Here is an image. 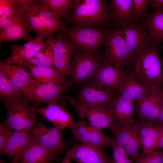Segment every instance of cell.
Listing matches in <instances>:
<instances>
[{"label":"cell","instance_id":"1","mask_svg":"<svg viewBox=\"0 0 163 163\" xmlns=\"http://www.w3.org/2000/svg\"><path fill=\"white\" fill-rule=\"evenodd\" d=\"M159 45L150 47L131 59L123 69L149 89L163 88L161 61L158 53Z\"/></svg>","mask_w":163,"mask_h":163},{"label":"cell","instance_id":"2","mask_svg":"<svg viewBox=\"0 0 163 163\" xmlns=\"http://www.w3.org/2000/svg\"><path fill=\"white\" fill-rule=\"evenodd\" d=\"M22 11L31 31L43 39L53 37L56 32H62L67 28L50 11L41 0H24Z\"/></svg>","mask_w":163,"mask_h":163},{"label":"cell","instance_id":"3","mask_svg":"<svg viewBox=\"0 0 163 163\" xmlns=\"http://www.w3.org/2000/svg\"><path fill=\"white\" fill-rule=\"evenodd\" d=\"M64 22L74 26L106 28L114 23L105 0H74L73 11Z\"/></svg>","mask_w":163,"mask_h":163},{"label":"cell","instance_id":"4","mask_svg":"<svg viewBox=\"0 0 163 163\" xmlns=\"http://www.w3.org/2000/svg\"><path fill=\"white\" fill-rule=\"evenodd\" d=\"M110 29L73 25L60 32L77 51L86 54H99Z\"/></svg>","mask_w":163,"mask_h":163},{"label":"cell","instance_id":"5","mask_svg":"<svg viewBox=\"0 0 163 163\" xmlns=\"http://www.w3.org/2000/svg\"><path fill=\"white\" fill-rule=\"evenodd\" d=\"M114 27L123 39L131 59L148 50L153 43L146 26L141 21L133 18Z\"/></svg>","mask_w":163,"mask_h":163},{"label":"cell","instance_id":"6","mask_svg":"<svg viewBox=\"0 0 163 163\" xmlns=\"http://www.w3.org/2000/svg\"><path fill=\"white\" fill-rule=\"evenodd\" d=\"M23 95L4 103L7 116L3 124L15 131H31L36 121V112L33 106Z\"/></svg>","mask_w":163,"mask_h":163},{"label":"cell","instance_id":"7","mask_svg":"<svg viewBox=\"0 0 163 163\" xmlns=\"http://www.w3.org/2000/svg\"><path fill=\"white\" fill-rule=\"evenodd\" d=\"M104 60L103 55L84 53L75 48L70 78L67 80L69 86L92 79Z\"/></svg>","mask_w":163,"mask_h":163},{"label":"cell","instance_id":"8","mask_svg":"<svg viewBox=\"0 0 163 163\" xmlns=\"http://www.w3.org/2000/svg\"><path fill=\"white\" fill-rule=\"evenodd\" d=\"M45 42L52 47L55 68L63 77L70 76L75 46L61 32L46 39Z\"/></svg>","mask_w":163,"mask_h":163},{"label":"cell","instance_id":"9","mask_svg":"<svg viewBox=\"0 0 163 163\" xmlns=\"http://www.w3.org/2000/svg\"><path fill=\"white\" fill-rule=\"evenodd\" d=\"M63 97L75 107L81 119L85 118L90 125L98 130L101 131L105 128H109L115 122L112 113L108 107L84 104L78 102L74 98Z\"/></svg>","mask_w":163,"mask_h":163},{"label":"cell","instance_id":"10","mask_svg":"<svg viewBox=\"0 0 163 163\" xmlns=\"http://www.w3.org/2000/svg\"><path fill=\"white\" fill-rule=\"evenodd\" d=\"M69 87L67 80L65 82L43 83L38 82L23 94L29 101L38 106L42 104H47L60 99L62 94Z\"/></svg>","mask_w":163,"mask_h":163},{"label":"cell","instance_id":"11","mask_svg":"<svg viewBox=\"0 0 163 163\" xmlns=\"http://www.w3.org/2000/svg\"><path fill=\"white\" fill-rule=\"evenodd\" d=\"M103 46L105 60L123 68L130 62L131 57L125 41L114 27L110 29Z\"/></svg>","mask_w":163,"mask_h":163},{"label":"cell","instance_id":"12","mask_svg":"<svg viewBox=\"0 0 163 163\" xmlns=\"http://www.w3.org/2000/svg\"><path fill=\"white\" fill-rule=\"evenodd\" d=\"M124 72L123 68L104 59L95 76L88 83L114 95L117 92Z\"/></svg>","mask_w":163,"mask_h":163},{"label":"cell","instance_id":"13","mask_svg":"<svg viewBox=\"0 0 163 163\" xmlns=\"http://www.w3.org/2000/svg\"><path fill=\"white\" fill-rule=\"evenodd\" d=\"M71 129L73 135L72 142H81L101 150L106 146L111 145L112 138L93 127L83 119L77 121Z\"/></svg>","mask_w":163,"mask_h":163},{"label":"cell","instance_id":"14","mask_svg":"<svg viewBox=\"0 0 163 163\" xmlns=\"http://www.w3.org/2000/svg\"><path fill=\"white\" fill-rule=\"evenodd\" d=\"M61 131L54 127H50L39 123L31 130L30 133L33 142L39 143L57 155L69 146L63 142Z\"/></svg>","mask_w":163,"mask_h":163},{"label":"cell","instance_id":"15","mask_svg":"<svg viewBox=\"0 0 163 163\" xmlns=\"http://www.w3.org/2000/svg\"><path fill=\"white\" fill-rule=\"evenodd\" d=\"M56 102H51L43 107L33 106V108L36 113L50 121L54 127L61 131L66 128H71L77 121L73 119L72 113L66 110L64 104L58 105Z\"/></svg>","mask_w":163,"mask_h":163},{"label":"cell","instance_id":"16","mask_svg":"<svg viewBox=\"0 0 163 163\" xmlns=\"http://www.w3.org/2000/svg\"><path fill=\"white\" fill-rule=\"evenodd\" d=\"M24 69L21 64H8L0 61V69L5 74L14 88L22 93L38 82Z\"/></svg>","mask_w":163,"mask_h":163},{"label":"cell","instance_id":"17","mask_svg":"<svg viewBox=\"0 0 163 163\" xmlns=\"http://www.w3.org/2000/svg\"><path fill=\"white\" fill-rule=\"evenodd\" d=\"M163 88L151 89L143 98L136 101L140 119L157 121L160 112V103Z\"/></svg>","mask_w":163,"mask_h":163},{"label":"cell","instance_id":"18","mask_svg":"<svg viewBox=\"0 0 163 163\" xmlns=\"http://www.w3.org/2000/svg\"><path fill=\"white\" fill-rule=\"evenodd\" d=\"M114 97L113 95L97 89L88 83L82 88L76 98L74 99L82 104L109 108Z\"/></svg>","mask_w":163,"mask_h":163},{"label":"cell","instance_id":"19","mask_svg":"<svg viewBox=\"0 0 163 163\" xmlns=\"http://www.w3.org/2000/svg\"><path fill=\"white\" fill-rule=\"evenodd\" d=\"M43 39L37 36L33 40L22 45L17 44L12 45L11 54L3 61L8 64L21 63L32 57L45 46V42Z\"/></svg>","mask_w":163,"mask_h":163},{"label":"cell","instance_id":"20","mask_svg":"<svg viewBox=\"0 0 163 163\" xmlns=\"http://www.w3.org/2000/svg\"><path fill=\"white\" fill-rule=\"evenodd\" d=\"M124 70V74L117 90L118 95L136 101L140 100L151 90Z\"/></svg>","mask_w":163,"mask_h":163},{"label":"cell","instance_id":"21","mask_svg":"<svg viewBox=\"0 0 163 163\" xmlns=\"http://www.w3.org/2000/svg\"><path fill=\"white\" fill-rule=\"evenodd\" d=\"M31 131L24 130L15 131L6 143L1 155L10 156L13 159L20 158L27 147L33 142Z\"/></svg>","mask_w":163,"mask_h":163},{"label":"cell","instance_id":"22","mask_svg":"<svg viewBox=\"0 0 163 163\" xmlns=\"http://www.w3.org/2000/svg\"><path fill=\"white\" fill-rule=\"evenodd\" d=\"M133 101L118 95L114 97L109 108L115 119V122L128 124L133 120L134 112Z\"/></svg>","mask_w":163,"mask_h":163},{"label":"cell","instance_id":"23","mask_svg":"<svg viewBox=\"0 0 163 163\" xmlns=\"http://www.w3.org/2000/svg\"><path fill=\"white\" fill-rule=\"evenodd\" d=\"M68 150L72 159L77 163H99L105 153L101 149L82 143Z\"/></svg>","mask_w":163,"mask_h":163},{"label":"cell","instance_id":"24","mask_svg":"<svg viewBox=\"0 0 163 163\" xmlns=\"http://www.w3.org/2000/svg\"><path fill=\"white\" fill-rule=\"evenodd\" d=\"M56 155L37 142H33L21 155V163H51Z\"/></svg>","mask_w":163,"mask_h":163},{"label":"cell","instance_id":"25","mask_svg":"<svg viewBox=\"0 0 163 163\" xmlns=\"http://www.w3.org/2000/svg\"><path fill=\"white\" fill-rule=\"evenodd\" d=\"M145 25L153 43L163 41V9L153 10L141 21Z\"/></svg>","mask_w":163,"mask_h":163},{"label":"cell","instance_id":"26","mask_svg":"<svg viewBox=\"0 0 163 163\" xmlns=\"http://www.w3.org/2000/svg\"><path fill=\"white\" fill-rule=\"evenodd\" d=\"M31 31L25 18L14 23L7 29L0 31V41H11L23 39L27 42L33 40Z\"/></svg>","mask_w":163,"mask_h":163},{"label":"cell","instance_id":"27","mask_svg":"<svg viewBox=\"0 0 163 163\" xmlns=\"http://www.w3.org/2000/svg\"><path fill=\"white\" fill-rule=\"evenodd\" d=\"M24 67L28 69L32 76L41 82L62 83L67 81L53 68L32 65Z\"/></svg>","mask_w":163,"mask_h":163},{"label":"cell","instance_id":"28","mask_svg":"<svg viewBox=\"0 0 163 163\" xmlns=\"http://www.w3.org/2000/svg\"><path fill=\"white\" fill-rule=\"evenodd\" d=\"M133 0H111L108 6L114 20L113 26L133 18L132 15Z\"/></svg>","mask_w":163,"mask_h":163},{"label":"cell","instance_id":"29","mask_svg":"<svg viewBox=\"0 0 163 163\" xmlns=\"http://www.w3.org/2000/svg\"><path fill=\"white\" fill-rule=\"evenodd\" d=\"M50 11L64 22L70 15L74 0H41Z\"/></svg>","mask_w":163,"mask_h":163},{"label":"cell","instance_id":"30","mask_svg":"<svg viewBox=\"0 0 163 163\" xmlns=\"http://www.w3.org/2000/svg\"><path fill=\"white\" fill-rule=\"evenodd\" d=\"M19 64H21L23 67L26 65H32L55 68L52 47L46 43L45 46L41 50L32 57Z\"/></svg>","mask_w":163,"mask_h":163},{"label":"cell","instance_id":"31","mask_svg":"<svg viewBox=\"0 0 163 163\" xmlns=\"http://www.w3.org/2000/svg\"><path fill=\"white\" fill-rule=\"evenodd\" d=\"M133 120L128 124L114 123L109 128L112 131L115 141L123 148L131 138L135 130Z\"/></svg>","mask_w":163,"mask_h":163},{"label":"cell","instance_id":"32","mask_svg":"<svg viewBox=\"0 0 163 163\" xmlns=\"http://www.w3.org/2000/svg\"><path fill=\"white\" fill-rule=\"evenodd\" d=\"M22 95V92L14 88L6 75L0 69V95L3 103Z\"/></svg>","mask_w":163,"mask_h":163},{"label":"cell","instance_id":"33","mask_svg":"<svg viewBox=\"0 0 163 163\" xmlns=\"http://www.w3.org/2000/svg\"><path fill=\"white\" fill-rule=\"evenodd\" d=\"M22 0H0V17H8L21 12Z\"/></svg>","mask_w":163,"mask_h":163},{"label":"cell","instance_id":"34","mask_svg":"<svg viewBox=\"0 0 163 163\" xmlns=\"http://www.w3.org/2000/svg\"><path fill=\"white\" fill-rule=\"evenodd\" d=\"M133 122L139 140L148 136L158 129L154 122L149 120L139 119L134 120Z\"/></svg>","mask_w":163,"mask_h":163},{"label":"cell","instance_id":"35","mask_svg":"<svg viewBox=\"0 0 163 163\" xmlns=\"http://www.w3.org/2000/svg\"><path fill=\"white\" fill-rule=\"evenodd\" d=\"M140 145L139 140L137 135L136 128L129 140L124 146L127 153L133 157L136 163L142 157V153L139 152V147Z\"/></svg>","mask_w":163,"mask_h":163},{"label":"cell","instance_id":"36","mask_svg":"<svg viewBox=\"0 0 163 163\" xmlns=\"http://www.w3.org/2000/svg\"><path fill=\"white\" fill-rule=\"evenodd\" d=\"M111 146L113 151V163H133L130 156L127 153L124 148L118 144L113 138H112Z\"/></svg>","mask_w":163,"mask_h":163},{"label":"cell","instance_id":"37","mask_svg":"<svg viewBox=\"0 0 163 163\" xmlns=\"http://www.w3.org/2000/svg\"><path fill=\"white\" fill-rule=\"evenodd\" d=\"M139 140L140 144L142 148V156L152 152L158 147V129L150 135Z\"/></svg>","mask_w":163,"mask_h":163},{"label":"cell","instance_id":"38","mask_svg":"<svg viewBox=\"0 0 163 163\" xmlns=\"http://www.w3.org/2000/svg\"><path fill=\"white\" fill-rule=\"evenodd\" d=\"M149 0H133L132 15L133 18L141 21L149 13Z\"/></svg>","mask_w":163,"mask_h":163},{"label":"cell","instance_id":"39","mask_svg":"<svg viewBox=\"0 0 163 163\" xmlns=\"http://www.w3.org/2000/svg\"><path fill=\"white\" fill-rule=\"evenodd\" d=\"M136 163H163V151L155 149L152 152L143 156Z\"/></svg>","mask_w":163,"mask_h":163},{"label":"cell","instance_id":"40","mask_svg":"<svg viewBox=\"0 0 163 163\" xmlns=\"http://www.w3.org/2000/svg\"><path fill=\"white\" fill-rule=\"evenodd\" d=\"M24 18L22 10L20 13L13 16L0 17V31L5 30Z\"/></svg>","mask_w":163,"mask_h":163},{"label":"cell","instance_id":"41","mask_svg":"<svg viewBox=\"0 0 163 163\" xmlns=\"http://www.w3.org/2000/svg\"><path fill=\"white\" fill-rule=\"evenodd\" d=\"M12 129L5 126L3 123L0 124V150L2 151L9 139L13 134Z\"/></svg>","mask_w":163,"mask_h":163},{"label":"cell","instance_id":"42","mask_svg":"<svg viewBox=\"0 0 163 163\" xmlns=\"http://www.w3.org/2000/svg\"><path fill=\"white\" fill-rule=\"evenodd\" d=\"M158 129V147L161 148L163 151V123L158 122L155 124Z\"/></svg>","mask_w":163,"mask_h":163},{"label":"cell","instance_id":"43","mask_svg":"<svg viewBox=\"0 0 163 163\" xmlns=\"http://www.w3.org/2000/svg\"><path fill=\"white\" fill-rule=\"evenodd\" d=\"M149 5L153 10L163 9V0H149Z\"/></svg>","mask_w":163,"mask_h":163},{"label":"cell","instance_id":"44","mask_svg":"<svg viewBox=\"0 0 163 163\" xmlns=\"http://www.w3.org/2000/svg\"><path fill=\"white\" fill-rule=\"evenodd\" d=\"M72 160L70 153L68 150L67 151L64 158L61 163H70Z\"/></svg>","mask_w":163,"mask_h":163},{"label":"cell","instance_id":"45","mask_svg":"<svg viewBox=\"0 0 163 163\" xmlns=\"http://www.w3.org/2000/svg\"><path fill=\"white\" fill-rule=\"evenodd\" d=\"M99 163H113L105 153Z\"/></svg>","mask_w":163,"mask_h":163},{"label":"cell","instance_id":"46","mask_svg":"<svg viewBox=\"0 0 163 163\" xmlns=\"http://www.w3.org/2000/svg\"><path fill=\"white\" fill-rule=\"evenodd\" d=\"M0 163H4L2 161L0 160ZM10 163H21L20 158H18L14 159Z\"/></svg>","mask_w":163,"mask_h":163},{"label":"cell","instance_id":"47","mask_svg":"<svg viewBox=\"0 0 163 163\" xmlns=\"http://www.w3.org/2000/svg\"><path fill=\"white\" fill-rule=\"evenodd\" d=\"M160 102L163 105V91L161 98Z\"/></svg>","mask_w":163,"mask_h":163},{"label":"cell","instance_id":"48","mask_svg":"<svg viewBox=\"0 0 163 163\" xmlns=\"http://www.w3.org/2000/svg\"><path fill=\"white\" fill-rule=\"evenodd\" d=\"M161 63L163 64V60L162 61H161Z\"/></svg>","mask_w":163,"mask_h":163},{"label":"cell","instance_id":"49","mask_svg":"<svg viewBox=\"0 0 163 163\" xmlns=\"http://www.w3.org/2000/svg\"><path fill=\"white\" fill-rule=\"evenodd\" d=\"M161 48L162 49H163V46H161Z\"/></svg>","mask_w":163,"mask_h":163}]
</instances>
